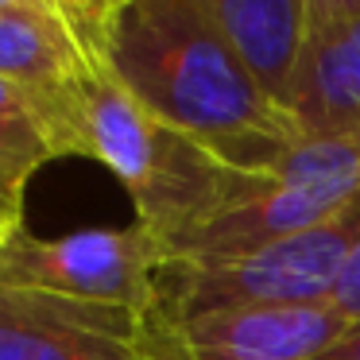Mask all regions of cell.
Here are the masks:
<instances>
[{
	"label": "cell",
	"mask_w": 360,
	"mask_h": 360,
	"mask_svg": "<svg viewBox=\"0 0 360 360\" xmlns=\"http://www.w3.org/2000/svg\"><path fill=\"white\" fill-rule=\"evenodd\" d=\"M287 109L306 136L360 132V16L310 27Z\"/></svg>",
	"instance_id": "ba28073f"
},
{
	"label": "cell",
	"mask_w": 360,
	"mask_h": 360,
	"mask_svg": "<svg viewBox=\"0 0 360 360\" xmlns=\"http://www.w3.org/2000/svg\"><path fill=\"white\" fill-rule=\"evenodd\" d=\"M136 360H194V349H190V341H186L182 318L159 295L140 310Z\"/></svg>",
	"instance_id": "7c38bea8"
},
{
	"label": "cell",
	"mask_w": 360,
	"mask_h": 360,
	"mask_svg": "<svg viewBox=\"0 0 360 360\" xmlns=\"http://www.w3.org/2000/svg\"><path fill=\"white\" fill-rule=\"evenodd\" d=\"M352 318L329 302L236 306L202 318H186L194 360H318L349 333Z\"/></svg>",
	"instance_id": "52a82bcc"
},
{
	"label": "cell",
	"mask_w": 360,
	"mask_h": 360,
	"mask_svg": "<svg viewBox=\"0 0 360 360\" xmlns=\"http://www.w3.org/2000/svg\"><path fill=\"white\" fill-rule=\"evenodd\" d=\"M105 66L151 117L240 171H264L306 136L198 0H132L105 39Z\"/></svg>",
	"instance_id": "6da1fadb"
},
{
	"label": "cell",
	"mask_w": 360,
	"mask_h": 360,
	"mask_svg": "<svg viewBox=\"0 0 360 360\" xmlns=\"http://www.w3.org/2000/svg\"><path fill=\"white\" fill-rule=\"evenodd\" d=\"M198 4L233 43L259 86L287 109L290 78L310 35V4L306 0H198Z\"/></svg>",
	"instance_id": "9c48e42d"
},
{
	"label": "cell",
	"mask_w": 360,
	"mask_h": 360,
	"mask_svg": "<svg viewBox=\"0 0 360 360\" xmlns=\"http://www.w3.org/2000/svg\"><path fill=\"white\" fill-rule=\"evenodd\" d=\"M360 198V132L302 136L271 167L256 174V186L229 213L198 229L179 244L174 259L236 256L267 240L302 233L345 213Z\"/></svg>",
	"instance_id": "277c9868"
},
{
	"label": "cell",
	"mask_w": 360,
	"mask_h": 360,
	"mask_svg": "<svg viewBox=\"0 0 360 360\" xmlns=\"http://www.w3.org/2000/svg\"><path fill=\"white\" fill-rule=\"evenodd\" d=\"M0 117H27L39 124V97L20 89L16 82L0 78Z\"/></svg>",
	"instance_id": "9a60e30c"
},
{
	"label": "cell",
	"mask_w": 360,
	"mask_h": 360,
	"mask_svg": "<svg viewBox=\"0 0 360 360\" xmlns=\"http://www.w3.org/2000/svg\"><path fill=\"white\" fill-rule=\"evenodd\" d=\"M128 4L132 0H58V12L74 27V35L89 51V58L97 66H105V39H109L112 24Z\"/></svg>",
	"instance_id": "4fadbf2b"
},
{
	"label": "cell",
	"mask_w": 360,
	"mask_h": 360,
	"mask_svg": "<svg viewBox=\"0 0 360 360\" xmlns=\"http://www.w3.org/2000/svg\"><path fill=\"white\" fill-rule=\"evenodd\" d=\"M39 128L55 155L105 163L167 252L244 194V171L205 148L202 140L167 128L140 97L109 70L94 66L78 82L39 97Z\"/></svg>",
	"instance_id": "7a4b0ae2"
},
{
	"label": "cell",
	"mask_w": 360,
	"mask_h": 360,
	"mask_svg": "<svg viewBox=\"0 0 360 360\" xmlns=\"http://www.w3.org/2000/svg\"><path fill=\"white\" fill-rule=\"evenodd\" d=\"M140 314L0 287V360H136Z\"/></svg>",
	"instance_id": "8992f818"
},
{
	"label": "cell",
	"mask_w": 360,
	"mask_h": 360,
	"mask_svg": "<svg viewBox=\"0 0 360 360\" xmlns=\"http://www.w3.org/2000/svg\"><path fill=\"white\" fill-rule=\"evenodd\" d=\"M167 259L171 256L163 240L140 221L124 229H82L55 240L24 229L0 248V287L124 306L140 314L155 298Z\"/></svg>",
	"instance_id": "5b68a950"
},
{
	"label": "cell",
	"mask_w": 360,
	"mask_h": 360,
	"mask_svg": "<svg viewBox=\"0 0 360 360\" xmlns=\"http://www.w3.org/2000/svg\"><path fill=\"white\" fill-rule=\"evenodd\" d=\"M356 240L360 198L321 225L267 240L236 256L167 259L155 295L182 321L217 310H236V306L329 302Z\"/></svg>",
	"instance_id": "3957f363"
},
{
	"label": "cell",
	"mask_w": 360,
	"mask_h": 360,
	"mask_svg": "<svg viewBox=\"0 0 360 360\" xmlns=\"http://www.w3.org/2000/svg\"><path fill=\"white\" fill-rule=\"evenodd\" d=\"M333 302L349 314L352 321H360V240L352 248V256L345 259V271H341V283L333 290Z\"/></svg>",
	"instance_id": "5bb4252c"
},
{
	"label": "cell",
	"mask_w": 360,
	"mask_h": 360,
	"mask_svg": "<svg viewBox=\"0 0 360 360\" xmlns=\"http://www.w3.org/2000/svg\"><path fill=\"white\" fill-rule=\"evenodd\" d=\"M35 4H58V0H0V12H8V8H35Z\"/></svg>",
	"instance_id": "d6986e66"
},
{
	"label": "cell",
	"mask_w": 360,
	"mask_h": 360,
	"mask_svg": "<svg viewBox=\"0 0 360 360\" xmlns=\"http://www.w3.org/2000/svg\"><path fill=\"white\" fill-rule=\"evenodd\" d=\"M16 233H24V194L0 190V248Z\"/></svg>",
	"instance_id": "2e32d148"
},
{
	"label": "cell",
	"mask_w": 360,
	"mask_h": 360,
	"mask_svg": "<svg viewBox=\"0 0 360 360\" xmlns=\"http://www.w3.org/2000/svg\"><path fill=\"white\" fill-rule=\"evenodd\" d=\"M318 360H360V321H352L349 333H345L337 345H329Z\"/></svg>",
	"instance_id": "ac0fdd59"
},
{
	"label": "cell",
	"mask_w": 360,
	"mask_h": 360,
	"mask_svg": "<svg viewBox=\"0 0 360 360\" xmlns=\"http://www.w3.org/2000/svg\"><path fill=\"white\" fill-rule=\"evenodd\" d=\"M89 51L78 43L74 27L58 12V4L0 12V78L43 97L63 89L94 70Z\"/></svg>",
	"instance_id": "30bf717a"
},
{
	"label": "cell",
	"mask_w": 360,
	"mask_h": 360,
	"mask_svg": "<svg viewBox=\"0 0 360 360\" xmlns=\"http://www.w3.org/2000/svg\"><path fill=\"white\" fill-rule=\"evenodd\" d=\"M306 4H310V27L329 24V20H345V16H360V0H306Z\"/></svg>",
	"instance_id": "e0dca14e"
},
{
	"label": "cell",
	"mask_w": 360,
	"mask_h": 360,
	"mask_svg": "<svg viewBox=\"0 0 360 360\" xmlns=\"http://www.w3.org/2000/svg\"><path fill=\"white\" fill-rule=\"evenodd\" d=\"M55 155L43 128L27 117H0V190L24 194L32 174L47 167Z\"/></svg>",
	"instance_id": "8fae6325"
}]
</instances>
